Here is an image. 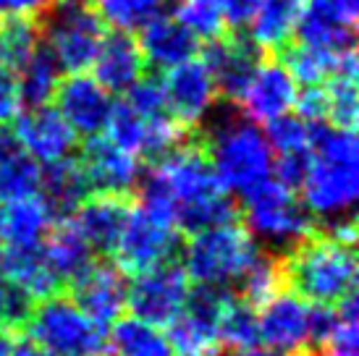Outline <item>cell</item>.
I'll use <instances>...</instances> for the list:
<instances>
[{"label": "cell", "instance_id": "obj_5", "mask_svg": "<svg viewBox=\"0 0 359 356\" xmlns=\"http://www.w3.org/2000/svg\"><path fill=\"white\" fill-rule=\"evenodd\" d=\"M259 247L241 220L212 226L181 244V267L191 286H226L239 280L241 273L255 262Z\"/></svg>", "mask_w": 359, "mask_h": 356}, {"label": "cell", "instance_id": "obj_45", "mask_svg": "<svg viewBox=\"0 0 359 356\" xmlns=\"http://www.w3.org/2000/svg\"><path fill=\"white\" fill-rule=\"evenodd\" d=\"M19 113H21V100H19L16 74L0 69V123L8 126Z\"/></svg>", "mask_w": 359, "mask_h": 356}, {"label": "cell", "instance_id": "obj_41", "mask_svg": "<svg viewBox=\"0 0 359 356\" xmlns=\"http://www.w3.org/2000/svg\"><path fill=\"white\" fill-rule=\"evenodd\" d=\"M34 299L27 294V291H21L8 275H6V270H3V262H0V325L11 327V330H16L21 333L24 325H27V320H29L32 309H34Z\"/></svg>", "mask_w": 359, "mask_h": 356}, {"label": "cell", "instance_id": "obj_12", "mask_svg": "<svg viewBox=\"0 0 359 356\" xmlns=\"http://www.w3.org/2000/svg\"><path fill=\"white\" fill-rule=\"evenodd\" d=\"M71 301L90 317L97 327L108 333V327L126 312L129 278L108 259H95L74 283L66 286Z\"/></svg>", "mask_w": 359, "mask_h": 356}, {"label": "cell", "instance_id": "obj_22", "mask_svg": "<svg viewBox=\"0 0 359 356\" xmlns=\"http://www.w3.org/2000/svg\"><path fill=\"white\" fill-rule=\"evenodd\" d=\"M137 45H140L144 63L163 71L176 69L181 63L197 58L202 48V42L176 16H163V13H158L142 27Z\"/></svg>", "mask_w": 359, "mask_h": 356}, {"label": "cell", "instance_id": "obj_28", "mask_svg": "<svg viewBox=\"0 0 359 356\" xmlns=\"http://www.w3.org/2000/svg\"><path fill=\"white\" fill-rule=\"evenodd\" d=\"M302 3L304 0H259L250 21V40L262 53H276L286 48L294 37Z\"/></svg>", "mask_w": 359, "mask_h": 356}, {"label": "cell", "instance_id": "obj_2", "mask_svg": "<svg viewBox=\"0 0 359 356\" xmlns=\"http://www.w3.org/2000/svg\"><path fill=\"white\" fill-rule=\"evenodd\" d=\"M150 168L163 176L176 202V226L181 233H197L239 220V205L218 181L197 131Z\"/></svg>", "mask_w": 359, "mask_h": 356}, {"label": "cell", "instance_id": "obj_33", "mask_svg": "<svg viewBox=\"0 0 359 356\" xmlns=\"http://www.w3.org/2000/svg\"><path fill=\"white\" fill-rule=\"evenodd\" d=\"M325 100H328V113L325 121L330 126L339 129H351L357 126V113H359V92H357V53L349 50L341 69L336 76H330L325 84Z\"/></svg>", "mask_w": 359, "mask_h": 356}, {"label": "cell", "instance_id": "obj_14", "mask_svg": "<svg viewBox=\"0 0 359 356\" xmlns=\"http://www.w3.org/2000/svg\"><path fill=\"white\" fill-rule=\"evenodd\" d=\"M297 95H299V84L286 71V66L278 58H262L233 105L247 121L265 126L268 121L294 113Z\"/></svg>", "mask_w": 359, "mask_h": 356}, {"label": "cell", "instance_id": "obj_20", "mask_svg": "<svg viewBox=\"0 0 359 356\" xmlns=\"http://www.w3.org/2000/svg\"><path fill=\"white\" fill-rule=\"evenodd\" d=\"M309 317H312V304L307 299H302L289 288L278 291L257 309L259 336L265 348L283 354L309 346Z\"/></svg>", "mask_w": 359, "mask_h": 356}, {"label": "cell", "instance_id": "obj_49", "mask_svg": "<svg viewBox=\"0 0 359 356\" xmlns=\"http://www.w3.org/2000/svg\"><path fill=\"white\" fill-rule=\"evenodd\" d=\"M13 356H50V354H48V351H42L40 346H34L32 341H27V338H24V341H19V343H16V351H13Z\"/></svg>", "mask_w": 359, "mask_h": 356}, {"label": "cell", "instance_id": "obj_16", "mask_svg": "<svg viewBox=\"0 0 359 356\" xmlns=\"http://www.w3.org/2000/svg\"><path fill=\"white\" fill-rule=\"evenodd\" d=\"M357 13V0H307L302 3L294 37L297 42L336 53L354 50Z\"/></svg>", "mask_w": 359, "mask_h": 356}, {"label": "cell", "instance_id": "obj_52", "mask_svg": "<svg viewBox=\"0 0 359 356\" xmlns=\"http://www.w3.org/2000/svg\"><path fill=\"white\" fill-rule=\"evenodd\" d=\"M0 247H3V210H0Z\"/></svg>", "mask_w": 359, "mask_h": 356}, {"label": "cell", "instance_id": "obj_24", "mask_svg": "<svg viewBox=\"0 0 359 356\" xmlns=\"http://www.w3.org/2000/svg\"><path fill=\"white\" fill-rule=\"evenodd\" d=\"M92 194V184L79 158H63L48 163L42 170L40 194L37 197L50 210L53 220H69L84 199Z\"/></svg>", "mask_w": 359, "mask_h": 356}, {"label": "cell", "instance_id": "obj_7", "mask_svg": "<svg viewBox=\"0 0 359 356\" xmlns=\"http://www.w3.org/2000/svg\"><path fill=\"white\" fill-rule=\"evenodd\" d=\"M241 197L244 202L239 207V220L252 236L273 247L291 249L318 228V220L304 207V202L294 191L280 186L276 178L262 181Z\"/></svg>", "mask_w": 359, "mask_h": 356}, {"label": "cell", "instance_id": "obj_21", "mask_svg": "<svg viewBox=\"0 0 359 356\" xmlns=\"http://www.w3.org/2000/svg\"><path fill=\"white\" fill-rule=\"evenodd\" d=\"M131 207H134V197L92 191L69 220L97 257H113L121 231L131 215Z\"/></svg>", "mask_w": 359, "mask_h": 356}, {"label": "cell", "instance_id": "obj_29", "mask_svg": "<svg viewBox=\"0 0 359 356\" xmlns=\"http://www.w3.org/2000/svg\"><path fill=\"white\" fill-rule=\"evenodd\" d=\"M110 356H176L168 336L137 317H121L108 327Z\"/></svg>", "mask_w": 359, "mask_h": 356}, {"label": "cell", "instance_id": "obj_25", "mask_svg": "<svg viewBox=\"0 0 359 356\" xmlns=\"http://www.w3.org/2000/svg\"><path fill=\"white\" fill-rule=\"evenodd\" d=\"M42 168L21 147L11 129H0V205H13L40 194Z\"/></svg>", "mask_w": 359, "mask_h": 356}, {"label": "cell", "instance_id": "obj_23", "mask_svg": "<svg viewBox=\"0 0 359 356\" xmlns=\"http://www.w3.org/2000/svg\"><path fill=\"white\" fill-rule=\"evenodd\" d=\"M144 66L147 63L142 58L137 37H131L126 32H108L92 60V69H95L92 76L113 95V92H126L144 74Z\"/></svg>", "mask_w": 359, "mask_h": 356}, {"label": "cell", "instance_id": "obj_34", "mask_svg": "<svg viewBox=\"0 0 359 356\" xmlns=\"http://www.w3.org/2000/svg\"><path fill=\"white\" fill-rule=\"evenodd\" d=\"M63 71L55 63L53 53L45 45L34 50V55L27 60V66L19 71L16 84H19V100L21 110L24 108H40V105H50L53 95L60 84Z\"/></svg>", "mask_w": 359, "mask_h": 356}, {"label": "cell", "instance_id": "obj_18", "mask_svg": "<svg viewBox=\"0 0 359 356\" xmlns=\"http://www.w3.org/2000/svg\"><path fill=\"white\" fill-rule=\"evenodd\" d=\"M55 110L66 118L76 137H100L113 110V97L90 74H69L55 89Z\"/></svg>", "mask_w": 359, "mask_h": 356}, {"label": "cell", "instance_id": "obj_43", "mask_svg": "<svg viewBox=\"0 0 359 356\" xmlns=\"http://www.w3.org/2000/svg\"><path fill=\"white\" fill-rule=\"evenodd\" d=\"M312 165V152L309 149H299V152H286V155H276L273 158V170L270 178H276L280 186H286L289 191H299L307 170Z\"/></svg>", "mask_w": 359, "mask_h": 356}, {"label": "cell", "instance_id": "obj_10", "mask_svg": "<svg viewBox=\"0 0 359 356\" xmlns=\"http://www.w3.org/2000/svg\"><path fill=\"white\" fill-rule=\"evenodd\" d=\"M181 244H184V233L179 228L163 226L158 220H152L134 202L129 220L116 244L113 259L123 275L134 278L140 273L165 265V262H176V257L181 254Z\"/></svg>", "mask_w": 359, "mask_h": 356}, {"label": "cell", "instance_id": "obj_19", "mask_svg": "<svg viewBox=\"0 0 359 356\" xmlns=\"http://www.w3.org/2000/svg\"><path fill=\"white\" fill-rule=\"evenodd\" d=\"M79 163L97 194L134 197L142 178V163L137 155L116 147L105 137H92L79 152Z\"/></svg>", "mask_w": 359, "mask_h": 356}, {"label": "cell", "instance_id": "obj_13", "mask_svg": "<svg viewBox=\"0 0 359 356\" xmlns=\"http://www.w3.org/2000/svg\"><path fill=\"white\" fill-rule=\"evenodd\" d=\"M163 89H165V108L168 116L184 129L197 131L202 121L218 105V87L205 69V63L197 58L181 63L176 69H168L163 76Z\"/></svg>", "mask_w": 359, "mask_h": 356}, {"label": "cell", "instance_id": "obj_27", "mask_svg": "<svg viewBox=\"0 0 359 356\" xmlns=\"http://www.w3.org/2000/svg\"><path fill=\"white\" fill-rule=\"evenodd\" d=\"M0 262H3L6 275L21 291H27L34 301H42V299L63 291L60 280L53 273L50 262L45 257L42 244H34V247H6Z\"/></svg>", "mask_w": 359, "mask_h": 356}, {"label": "cell", "instance_id": "obj_1", "mask_svg": "<svg viewBox=\"0 0 359 356\" xmlns=\"http://www.w3.org/2000/svg\"><path fill=\"white\" fill-rule=\"evenodd\" d=\"M312 165L302 184L304 207L325 226L351 218L359 194V149L351 129L330 126L328 121L309 123Z\"/></svg>", "mask_w": 359, "mask_h": 356}, {"label": "cell", "instance_id": "obj_40", "mask_svg": "<svg viewBox=\"0 0 359 356\" xmlns=\"http://www.w3.org/2000/svg\"><path fill=\"white\" fill-rule=\"evenodd\" d=\"M265 142L273 155H286V152H299L309 149V123L302 121L297 113H286L280 118H273L265 123Z\"/></svg>", "mask_w": 359, "mask_h": 356}, {"label": "cell", "instance_id": "obj_51", "mask_svg": "<svg viewBox=\"0 0 359 356\" xmlns=\"http://www.w3.org/2000/svg\"><path fill=\"white\" fill-rule=\"evenodd\" d=\"M69 3H76V6H90V3H95V0H69Z\"/></svg>", "mask_w": 359, "mask_h": 356}, {"label": "cell", "instance_id": "obj_35", "mask_svg": "<svg viewBox=\"0 0 359 356\" xmlns=\"http://www.w3.org/2000/svg\"><path fill=\"white\" fill-rule=\"evenodd\" d=\"M40 45L42 27L37 19L0 16V69L19 74Z\"/></svg>", "mask_w": 359, "mask_h": 356}, {"label": "cell", "instance_id": "obj_50", "mask_svg": "<svg viewBox=\"0 0 359 356\" xmlns=\"http://www.w3.org/2000/svg\"><path fill=\"white\" fill-rule=\"evenodd\" d=\"M262 356H268V354H262ZM273 356H318V354L309 346H304V348H297V351H283V354H273Z\"/></svg>", "mask_w": 359, "mask_h": 356}, {"label": "cell", "instance_id": "obj_6", "mask_svg": "<svg viewBox=\"0 0 359 356\" xmlns=\"http://www.w3.org/2000/svg\"><path fill=\"white\" fill-rule=\"evenodd\" d=\"M21 333L50 356H108V333L95 325L66 291L37 301Z\"/></svg>", "mask_w": 359, "mask_h": 356}, {"label": "cell", "instance_id": "obj_38", "mask_svg": "<svg viewBox=\"0 0 359 356\" xmlns=\"http://www.w3.org/2000/svg\"><path fill=\"white\" fill-rule=\"evenodd\" d=\"M173 16L200 42L218 40L223 34H229L220 0H176Z\"/></svg>", "mask_w": 359, "mask_h": 356}, {"label": "cell", "instance_id": "obj_36", "mask_svg": "<svg viewBox=\"0 0 359 356\" xmlns=\"http://www.w3.org/2000/svg\"><path fill=\"white\" fill-rule=\"evenodd\" d=\"M283 267H280V254H268V252H259L255 262H252L239 278V294L236 296L250 304L252 309H259L265 301L276 296L278 291H283Z\"/></svg>", "mask_w": 359, "mask_h": 356}, {"label": "cell", "instance_id": "obj_47", "mask_svg": "<svg viewBox=\"0 0 359 356\" xmlns=\"http://www.w3.org/2000/svg\"><path fill=\"white\" fill-rule=\"evenodd\" d=\"M55 0H0V16L42 19Z\"/></svg>", "mask_w": 359, "mask_h": 356}, {"label": "cell", "instance_id": "obj_44", "mask_svg": "<svg viewBox=\"0 0 359 356\" xmlns=\"http://www.w3.org/2000/svg\"><path fill=\"white\" fill-rule=\"evenodd\" d=\"M294 113L307 123H318L325 121L328 113V100H325V87L323 84H312V87L299 89L297 102H294Z\"/></svg>", "mask_w": 359, "mask_h": 356}, {"label": "cell", "instance_id": "obj_48", "mask_svg": "<svg viewBox=\"0 0 359 356\" xmlns=\"http://www.w3.org/2000/svg\"><path fill=\"white\" fill-rule=\"evenodd\" d=\"M16 343H19V333L6 325H0V356H13Z\"/></svg>", "mask_w": 359, "mask_h": 356}, {"label": "cell", "instance_id": "obj_31", "mask_svg": "<svg viewBox=\"0 0 359 356\" xmlns=\"http://www.w3.org/2000/svg\"><path fill=\"white\" fill-rule=\"evenodd\" d=\"M346 53H336V50L294 42V45L280 48V55H276V58L286 66V71L294 76L297 84L312 87V84H325L330 76H336L341 69V60H344Z\"/></svg>", "mask_w": 359, "mask_h": 356}, {"label": "cell", "instance_id": "obj_11", "mask_svg": "<svg viewBox=\"0 0 359 356\" xmlns=\"http://www.w3.org/2000/svg\"><path fill=\"white\" fill-rule=\"evenodd\" d=\"M231 291L220 286H191L179 320L168 327V341L181 356L215 354L220 348V322L231 301Z\"/></svg>", "mask_w": 359, "mask_h": 356}, {"label": "cell", "instance_id": "obj_32", "mask_svg": "<svg viewBox=\"0 0 359 356\" xmlns=\"http://www.w3.org/2000/svg\"><path fill=\"white\" fill-rule=\"evenodd\" d=\"M220 348L231 356H262L265 343L259 336L257 309L244 304L239 296H231L220 322Z\"/></svg>", "mask_w": 359, "mask_h": 356}, {"label": "cell", "instance_id": "obj_30", "mask_svg": "<svg viewBox=\"0 0 359 356\" xmlns=\"http://www.w3.org/2000/svg\"><path fill=\"white\" fill-rule=\"evenodd\" d=\"M55 223L40 197L21 199L3 210V244L6 247H34L42 244Z\"/></svg>", "mask_w": 359, "mask_h": 356}, {"label": "cell", "instance_id": "obj_26", "mask_svg": "<svg viewBox=\"0 0 359 356\" xmlns=\"http://www.w3.org/2000/svg\"><path fill=\"white\" fill-rule=\"evenodd\" d=\"M42 249H45V257L50 262L53 273L60 280V286L66 291L69 283H74L76 278L87 270V267L100 259L92 247L84 241L79 231L74 228L71 220H55L48 231V236L42 241Z\"/></svg>", "mask_w": 359, "mask_h": 356}, {"label": "cell", "instance_id": "obj_15", "mask_svg": "<svg viewBox=\"0 0 359 356\" xmlns=\"http://www.w3.org/2000/svg\"><path fill=\"white\" fill-rule=\"evenodd\" d=\"M202 63L226 102H236L265 53L244 34H223L200 48Z\"/></svg>", "mask_w": 359, "mask_h": 356}, {"label": "cell", "instance_id": "obj_3", "mask_svg": "<svg viewBox=\"0 0 359 356\" xmlns=\"http://www.w3.org/2000/svg\"><path fill=\"white\" fill-rule=\"evenodd\" d=\"M208 118L212 121L208 126L202 123L197 137L223 189L229 194H247L257 184L268 181L273 152L257 123L244 118L236 105L220 113L212 110Z\"/></svg>", "mask_w": 359, "mask_h": 356}, {"label": "cell", "instance_id": "obj_9", "mask_svg": "<svg viewBox=\"0 0 359 356\" xmlns=\"http://www.w3.org/2000/svg\"><path fill=\"white\" fill-rule=\"evenodd\" d=\"M189 291L191 280L187 278L184 267L179 262H165L155 270L131 278L126 309L131 317H137L142 322L168 330L179 320Z\"/></svg>", "mask_w": 359, "mask_h": 356}, {"label": "cell", "instance_id": "obj_17", "mask_svg": "<svg viewBox=\"0 0 359 356\" xmlns=\"http://www.w3.org/2000/svg\"><path fill=\"white\" fill-rule=\"evenodd\" d=\"M8 129L21 147L37 163H45V165L55 163V160L71 158V152L79 144L76 131L71 129L66 118L53 105L24 108L8 123Z\"/></svg>", "mask_w": 359, "mask_h": 356}, {"label": "cell", "instance_id": "obj_46", "mask_svg": "<svg viewBox=\"0 0 359 356\" xmlns=\"http://www.w3.org/2000/svg\"><path fill=\"white\" fill-rule=\"evenodd\" d=\"M220 6H223L226 27L229 29H244V27H250L259 0H220Z\"/></svg>", "mask_w": 359, "mask_h": 356}, {"label": "cell", "instance_id": "obj_8", "mask_svg": "<svg viewBox=\"0 0 359 356\" xmlns=\"http://www.w3.org/2000/svg\"><path fill=\"white\" fill-rule=\"evenodd\" d=\"M42 19H45L42 24L45 48L53 53L60 71L84 74L92 69V60L105 37V24L97 19V13L90 6L55 0Z\"/></svg>", "mask_w": 359, "mask_h": 356}, {"label": "cell", "instance_id": "obj_53", "mask_svg": "<svg viewBox=\"0 0 359 356\" xmlns=\"http://www.w3.org/2000/svg\"><path fill=\"white\" fill-rule=\"evenodd\" d=\"M189 356H215V354H189Z\"/></svg>", "mask_w": 359, "mask_h": 356}, {"label": "cell", "instance_id": "obj_4", "mask_svg": "<svg viewBox=\"0 0 359 356\" xmlns=\"http://www.w3.org/2000/svg\"><path fill=\"white\" fill-rule=\"evenodd\" d=\"M283 283L309 304L336 307L341 299L357 294V254L354 244L339 241L315 228L280 254Z\"/></svg>", "mask_w": 359, "mask_h": 356}, {"label": "cell", "instance_id": "obj_42", "mask_svg": "<svg viewBox=\"0 0 359 356\" xmlns=\"http://www.w3.org/2000/svg\"><path fill=\"white\" fill-rule=\"evenodd\" d=\"M126 105L131 110H137L142 118H160V116H168L165 108V89H163V79L160 76H144L134 81L126 92Z\"/></svg>", "mask_w": 359, "mask_h": 356}, {"label": "cell", "instance_id": "obj_37", "mask_svg": "<svg viewBox=\"0 0 359 356\" xmlns=\"http://www.w3.org/2000/svg\"><path fill=\"white\" fill-rule=\"evenodd\" d=\"M163 8V0H95L97 19L110 27L113 32L142 29L147 21H152Z\"/></svg>", "mask_w": 359, "mask_h": 356}, {"label": "cell", "instance_id": "obj_39", "mask_svg": "<svg viewBox=\"0 0 359 356\" xmlns=\"http://www.w3.org/2000/svg\"><path fill=\"white\" fill-rule=\"evenodd\" d=\"M144 131H147V118H142L137 110H131L126 102H113L110 118L105 123V139L113 142L116 147L126 149L131 155L140 158L142 142H144Z\"/></svg>", "mask_w": 359, "mask_h": 356}]
</instances>
